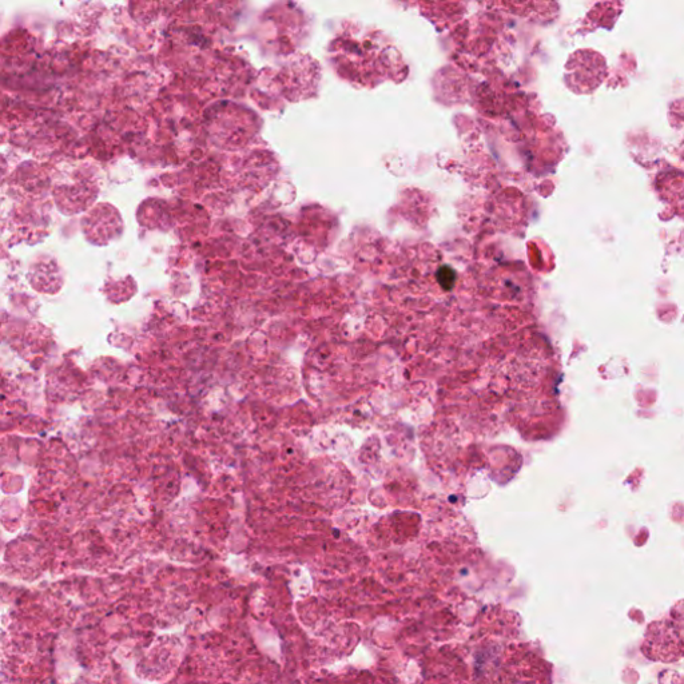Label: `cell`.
<instances>
[{"instance_id": "7a4b0ae2", "label": "cell", "mask_w": 684, "mask_h": 684, "mask_svg": "<svg viewBox=\"0 0 684 684\" xmlns=\"http://www.w3.org/2000/svg\"><path fill=\"white\" fill-rule=\"evenodd\" d=\"M644 651L652 660L671 663L682 658L684 643L671 623L655 622L648 627Z\"/></svg>"}, {"instance_id": "6da1fadb", "label": "cell", "mask_w": 684, "mask_h": 684, "mask_svg": "<svg viewBox=\"0 0 684 684\" xmlns=\"http://www.w3.org/2000/svg\"><path fill=\"white\" fill-rule=\"evenodd\" d=\"M607 77V62L594 50H580L567 65V82L575 93H592Z\"/></svg>"}]
</instances>
